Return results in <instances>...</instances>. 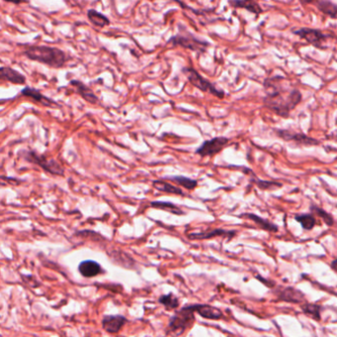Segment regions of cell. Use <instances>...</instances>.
Segmentation results:
<instances>
[{"instance_id":"cell-1","label":"cell","mask_w":337,"mask_h":337,"mask_svg":"<svg viewBox=\"0 0 337 337\" xmlns=\"http://www.w3.org/2000/svg\"><path fill=\"white\" fill-rule=\"evenodd\" d=\"M287 78L276 75L264 81L267 95L263 99L264 106L282 118H288L302 99L300 90L290 88Z\"/></svg>"},{"instance_id":"cell-2","label":"cell","mask_w":337,"mask_h":337,"mask_svg":"<svg viewBox=\"0 0 337 337\" xmlns=\"http://www.w3.org/2000/svg\"><path fill=\"white\" fill-rule=\"evenodd\" d=\"M24 56L31 61L44 64L54 69L65 67L71 59L63 50L48 46H32L24 51Z\"/></svg>"},{"instance_id":"cell-3","label":"cell","mask_w":337,"mask_h":337,"mask_svg":"<svg viewBox=\"0 0 337 337\" xmlns=\"http://www.w3.org/2000/svg\"><path fill=\"white\" fill-rule=\"evenodd\" d=\"M195 312L196 304L186 305L180 310L176 311V313L170 318L167 327V333L172 334L173 336L181 335L187 328L191 327V325L195 321Z\"/></svg>"},{"instance_id":"cell-4","label":"cell","mask_w":337,"mask_h":337,"mask_svg":"<svg viewBox=\"0 0 337 337\" xmlns=\"http://www.w3.org/2000/svg\"><path fill=\"white\" fill-rule=\"evenodd\" d=\"M19 154L22 156L24 160L36 164L46 172L58 176L65 175V168H63V166L56 159L49 158L45 155L39 154L34 150H22Z\"/></svg>"},{"instance_id":"cell-5","label":"cell","mask_w":337,"mask_h":337,"mask_svg":"<svg viewBox=\"0 0 337 337\" xmlns=\"http://www.w3.org/2000/svg\"><path fill=\"white\" fill-rule=\"evenodd\" d=\"M183 74L186 75L188 81L194 85L195 87H197L198 89H200L203 92H207L210 93L218 98L223 99L225 97V92L222 89H219L214 83H212L211 81H209L208 79L204 78L202 75H200L195 69L193 68H184L182 70Z\"/></svg>"},{"instance_id":"cell-6","label":"cell","mask_w":337,"mask_h":337,"mask_svg":"<svg viewBox=\"0 0 337 337\" xmlns=\"http://www.w3.org/2000/svg\"><path fill=\"white\" fill-rule=\"evenodd\" d=\"M168 45H172L173 47H182L184 49H188L193 52H198V53H204L206 52L207 48L210 46V44L206 41H203L201 39L193 36L187 31L182 33H178L177 35L170 38L169 41L167 42Z\"/></svg>"},{"instance_id":"cell-7","label":"cell","mask_w":337,"mask_h":337,"mask_svg":"<svg viewBox=\"0 0 337 337\" xmlns=\"http://www.w3.org/2000/svg\"><path fill=\"white\" fill-rule=\"evenodd\" d=\"M229 139L225 137H217L208 141H205L197 150L196 153L201 157L214 156L220 153L228 145Z\"/></svg>"},{"instance_id":"cell-8","label":"cell","mask_w":337,"mask_h":337,"mask_svg":"<svg viewBox=\"0 0 337 337\" xmlns=\"http://www.w3.org/2000/svg\"><path fill=\"white\" fill-rule=\"evenodd\" d=\"M273 295L276 299L281 301L293 302V303H303L305 302V296L300 292V290L294 287H283V286H275L272 289Z\"/></svg>"},{"instance_id":"cell-9","label":"cell","mask_w":337,"mask_h":337,"mask_svg":"<svg viewBox=\"0 0 337 337\" xmlns=\"http://www.w3.org/2000/svg\"><path fill=\"white\" fill-rule=\"evenodd\" d=\"M293 33L297 36L305 40L308 44L312 45L316 49H325V43L328 36L325 35L322 31L311 28H300L294 30Z\"/></svg>"},{"instance_id":"cell-10","label":"cell","mask_w":337,"mask_h":337,"mask_svg":"<svg viewBox=\"0 0 337 337\" xmlns=\"http://www.w3.org/2000/svg\"><path fill=\"white\" fill-rule=\"evenodd\" d=\"M276 134L282 140L286 142H295L299 146L314 147L320 145V142L318 140L310 138L301 133H295L288 130H276Z\"/></svg>"},{"instance_id":"cell-11","label":"cell","mask_w":337,"mask_h":337,"mask_svg":"<svg viewBox=\"0 0 337 337\" xmlns=\"http://www.w3.org/2000/svg\"><path fill=\"white\" fill-rule=\"evenodd\" d=\"M21 95L25 96V97H28V98H31L34 102H36L37 104H41L42 106H45V107H50V108L60 107V105L56 101H54L53 99L45 96L38 89L32 88V87L27 86L24 89H22Z\"/></svg>"},{"instance_id":"cell-12","label":"cell","mask_w":337,"mask_h":337,"mask_svg":"<svg viewBox=\"0 0 337 337\" xmlns=\"http://www.w3.org/2000/svg\"><path fill=\"white\" fill-rule=\"evenodd\" d=\"M128 319L124 315H106L102 319V326L104 330L109 333H117L127 323Z\"/></svg>"},{"instance_id":"cell-13","label":"cell","mask_w":337,"mask_h":337,"mask_svg":"<svg viewBox=\"0 0 337 337\" xmlns=\"http://www.w3.org/2000/svg\"><path fill=\"white\" fill-rule=\"evenodd\" d=\"M70 84L75 87L77 93L85 101H87L90 104H97L98 103V101H99L98 97L95 95L93 90L90 87H88L87 85H85L83 82H81L79 80H72L70 82Z\"/></svg>"},{"instance_id":"cell-14","label":"cell","mask_w":337,"mask_h":337,"mask_svg":"<svg viewBox=\"0 0 337 337\" xmlns=\"http://www.w3.org/2000/svg\"><path fill=\"white\" fill-rule=\"evenodd\" d=\"M235 235V231L233 230H225L223 228H215L209 231L205 232H199V233H191L189 234L190 239H210L217 236H226L228 238H231Z\"/></svg>"},{"instance_id":"cell-15","label":"cell","mask_w":337,"mask_h":337,"mask_svg":"<svg viewBox=\"0 0 337 337\" xmlns=\"http://www.w3.org/2000/svg\"><path fill=\"white\" fill-rule=\"evenodd\" d=\"M240 218L247 219V220L253 222L255 225H257L258 227H260L261 229H264L266 231H269V232H277L279 230L278 225H275L274 223H271L270 221H268L266 219H263V218L255 215V214L245 213V214L240 215Z\"/></svg>"},{"instance_id":"cell-16","label":"cell","mask_w":337,"mask_h":337,"mask_svg":"<svg viewBox=\"0 0 337 337\" xmlns=\"http://www.w3.org/2000/svg\"><path fill=\"white\" fill-rule=\"evenodd\" d=\"M196 312L207 319H221L224 316L220 308L210 304H196Z\"/></svg>"},{"instance_id":"cell-17","label":"cell","mask_w":337,"mask_h":337,"mask_svg":"<svg viewBox=\"0 0 337 337\" xmlns=\"http://www.w3.org/2000/svg\"><path fill=\"white\" fill-rule=\"evenodd\" d=\"M78 270L80 274L86 278H91L98 276L100 273H102V268L99 263L93 260H85L79 264Z\"/></svg>"},{"instance_id":"cell-18","label":"cell","mask_w":337,"mask_h":337,"mask_svg":"<svg viewBox=\"0 0 337 337\" xmlns=\"http://www.w3.org/2000/svg\"><path fill=\"white\" fill-rule=\"evenodd\" d=\"M0 78L3 80H7L11 83L22 85L26 83V77L19 72L8 68V67H2L0 70Z\"/></svg>"},{"instance_id":"cell-19","label":"cell","mask_w":337,"mask_h":337,"mask_svg":"<svg viewBox=\"0 0 337 337\" xmlns=\"http://www.w3.org/2000/svg\"><path fill=\"white\" fill-rule=\"evenodd\" d=\"M228 4L232 6L233 8H243L246 9L247 11L259 15L263 12L262 7L257 3L256 1L253 0H233V1H228Z\"/></svg>"},{"instance_id":"cell-20","label":"cell","mask_w":337,"mask_h":337,"mask_svg":"<svg viewBox=\"0 0 337 337\" xmlns=\"http://www.w3.org/2000/svg\"><path fill=\"white\" fill-rule=\"evenodd\" d=\"M305 3L314 4L317 7V9L323 14L329 16L330 18H337V5L331 1L318 0V1H306Z\"/></svg>"},{"instance_id":"cell-21","label":"cell","mask_w":337,"mask_h":337,"mask_svg":"<svg viewBox=\"0 0 337 337\" xmlns=\"http://www.w3.org/2000/svg\"><path fill=\"white\" fill-rule=\"evenodd\" d=\"M242 170L244 173H250L251 175V182L254 183L257 187L261 190H272V189H276V188L282 187V183H279V182H275V181H266V180H261L259 179L258 177L255 176L254 172L249 169V168H246V167H242Z\"/></svg>"},{"instance_id":"cell-22","label":"cell","mask_w":337,"mask_h":337,"mask_svg":"<svg viewBox=\"0 0 337 337\" xmlns=\"http://www.w3.org/2000/svg\"><path fill=\"white\" fill-rule=\"evenodd\" d=\"M300 309L302 312L315 321H320L321 320V309L322 305L317 304V303H309V302H303L300 304Z\"/></svg>"},{"instance_id":"cell-23","label":"cell","mask_w":337,"mask_h":337,"mask_svg":"<svg viewBox=\"0 0 337 337\" xmlns=\"http://www.w3.org/2000/svg\"><path fill=\"white\" fill-rule=\"evenodd\" d=\"M87 18L96 27L103 28L110 25V20L102 13L96 11L95 9H89L87 11Z\"/></svg>"},{"instance_id":"cell-24","label":"cell","mask_w":337,"mask_h":337,"mask_svg":"<svg viewBox=\"0 0 337 337\" xmlns=\"http://www.w3.org/2000/svg\"><path fill=\"white\" fill-rule=\"evenodd\" d=\"M150 207L151 208H155V209H159V210H163L166 212H169L171 214L177 215V216H181L184 215V212L177 207L176 205L170 203V202H161V201H154L150 203Z\"/></svg>"},{"instance_id":"cell-25","label":"cell","mask_w":337,"mask_h":337,"mask_svg":"<svg viewBox=\"0 0 337 337\" xmlns=\"http://www.w3.org/2000/svg\"><path fill=\"white\" fill-rule=\"evenodd\" d=\"M152 186L155 188L156 190L161 191V192L184 196V192L180 188L176 187V186L170 184L169 182H165V181H162V180H153L152 181Z\"/></svg>"},{"instance_id":"cell-26","label":"cell","mask_w":337,"mask_h":337,"mask_svg":"<svg viewBox=\"0 0 337 337\" xmlns=\"http://www.w3.org/2000/svg\"><path fill=\"white\" fill-rule=\"evenodd\" d=\"M294 219L301 225L304 230H311L316 225V219L314 215L310 214H297Z\"/></svg>"},{"instance_id":"cell-27","label":"cell","mask_w":337,"mask_h":337,"mask_svg":"<svg viewBox=\"0 0 337 337\" xmlns=\"http://www.w3.org/2000/svg\"><path fill=\"white\" fill-rule=\"evenodd\" d=\"M309 210H310L312 215H315V216L319 217L325 225H328V226H332L334 225V219H333L332 215L329 214L328 212L324 211L323 209H321V208H319L315 205H311Z\"/></svg>"},{"instance_id":"cell-28","label":"cell","mask_w":337,"mask_h":337,"mask_svg":"<svg viewBox=\"0 0 337 337\" xmlns=\"http://www.w3.org/2000/svg\"><path fill=\"white\" fill-rule=\"evenodd\" d=\"M165 179H169L173 181L175 184H178L187 190H193L198 186V181L185 176H171V177H165Z\"/></svg>"},{"instance_id":"cell-29","label":"cell","mask_w":337,"mask_h":337,"mask_svg":"<svg viewBox=\"0 0 337 337\" xmlns=\"http://www.w3.org/2000/svg\"><path fill=\"white\" fill-rule=\"evenodd\" d=\"M158 301L163 304L167 309H173L177 308L179 306V300L173 295V294H168V295H163L161 296Z\"/></svg>"},{"instance_id":"cell-30","label":"cell","mask_w":337,"mask_h":337,"mask_svg":"<svg viewBox=\"0 0 337 337\" xmlns=\"http://www.w3.org/2000/svg\"><path fill=\"white\" fill-rule=\"evenodd\" d=\"M255 278L258 279L262 284L266 285V286H267L268 288H270V289H273V288L276 286L275 283H274L273 281H269V280H267V279H264V278H262L260 275H256Z\"/></svg>"},{"instance_id":"cell-31","label":"cell","mask_w":337,"mask_h":337,"mask_svg":"<svg viewBox=\"0 0 337 337\" xmlns=\"http://www.w3.org/2000/svg\"><path fill=\"white\" fill-rule=\"evenodd\" d=\"M330 268L337 273V258L336 259H333L331 263H330Z\"/></svg>"}]
</instances>
